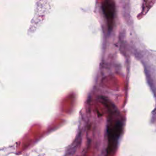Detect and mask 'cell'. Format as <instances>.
<instances>
[{
  "label": "cell",
  "instance_id": "obj_1",
  "mask_svg": "<svg viewBox=\"0 0 156 156\" xmlns=\"http://www.w3.org/2000/svg\"><path fill=\"white\" fill-rule=\"evenodd\" d=\"M122 123L118 118H110L107 127V134L108 146L107 151L108 153L113 151L118 140L122 132Z\"/></svg>",
  "mask_w": 156,
  "mask_h": 156
},
{
  "label": "cell",
  "instance_id": "obj_2",
  "mask_svg": "<svg viewBox=\"0 0 156 156\" xmlns=\"http://www.w3.org/2000/svg\"><path fill=\"white\" fill-rule=\"evenodd\" d=\"M102 11L107 20L108 28L112 29L114 23L115 15V4L112 1H105L102 5Z\"/></svg>",
  "mask_w": 156,
  "mask_h": 156
}]
</instances>
